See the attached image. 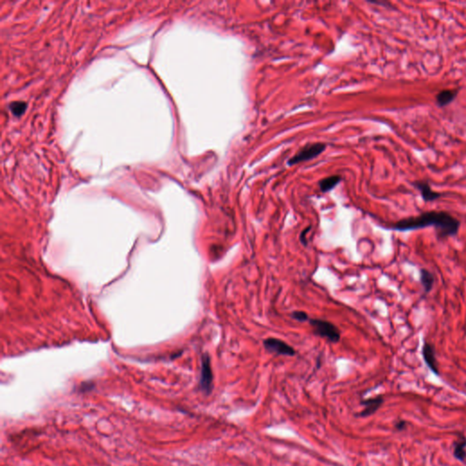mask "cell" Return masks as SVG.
<instances>
[{"instance_id": "cell-9", "label": "cell", "mask_w": 466, "mask_h": 466, "mask_svg": "<svg viewBox=\"0 0 466 466\" xmlns=\"http://www.w3.org/2000/svg\"><path fill=\"white\" fill-rule=\"evenodd\" d=\"M383 403V398L382 396H378L375 398H371L363 401V404L365 405V409L363 412L360 413L361 416H369L373 414L374 412L378 411V409L381 407Z\"/></svg>"}, {"instance_id": "cell-1", "label": "cell", "mask_w": 466, "mask_h": 466, "mask_svg": "<svg viewBox=\"0 0 466 466\" xmlns=\"http://www.w3.org/2000/svg\"><path fill=\"white\" fill-rule=\"evenodd\" d=\"M431 226L435 229L437 238L443 239L457 235L459 233L461 222L447 211L430 210L423 212L418 216L401 219L396 221L392 228L395 231L407 232Z\"/></svg>"}, {"instance_id": "cell-10", "label": "cell", "mask_w": 466, "mask_h": 466, "mask_svg": "<svg viewBox=\"0 0 466 466\" xmlns=\"http://www.w3.org/2000/svg\"><path fill=\"white\" fill-rule=\"evenodd\" d=\"M420 281L424 289L425 294H427L430 293L433 288L434 282H435V277L430 270L423 268L420 269Z\"/></svg>"}, {"instance_id": "cell-6", "label": "cell", "mask_w": 466, "mask_h": 466, "mask_svg": "<svg viewBox=\"0 0 466 466\" xmlns=\"http://www.w3.org/2000/svg\"><path fill=\"white\" fill-rule=\"evenodd\" d=\"M422 354L423 358L425 361V365L430 369L435 375H439V368L437 365L436 353H435V348L430 343L425 341L422 350Z\"/></svg>"}, {"instance_id": "cell-5", "label": "cell", "mask_w": 466, "mask_h": 466, "mask_svg": "<svg viewBox=\"0 0 466 466\" xmlns=\"http://www.w3.org/2000/svg\"><path fill=\"white\" fill-rule=\"evenodd\" d=\"M263 345L269 353H277L280 355L293 356L295 355V351L293 347L290 346L286 342L277 338H269L263 341Z\"/></svg>"}, {"instance_id": "cell-8", "label": "cell", "mask_w": 466, "mask_h": 466, "mask_svg": "<svg viewBox=\"0 0 466 466\" xmlns=\"http://www.w3.org/2000/svg\"><path fill=\"white\" fill-rule=\"evenodd\" d=\"M458 95V90H442L436 95V104L438 107L443 108L450 105Z\"/></svg>"}, {"instance_id": "cell-16", "label": "cell", "mask_w": 466, "mask_h": 466, "mask_svg": "<svg viewBox=\"0 0 466 466\" xmlns=\"http://www.w3.org/2000/svg\"></svg>"}, {"instance_id": "cell-3", "label": "cell", "mask_w": 466, "mask_h": 466, "mask_svg": "<svg viewBox=\"0 0 466 466\" xmlns=\"http://www.w3.org/2000/svg\"><path fill=\"white\" fill-rule=\"evenodd\" d=\"M326 146L323 143H313L310 144L305 146L303 149L300 150L299 152L296 155L293 156L289 160L288 164L290 166H293L295 164H298L300 162H306L310 161L311 159H314L315 157L320 155L323 150H325Z\"/></svg>"}, {"instance_id": "cell-12", "label": "cell", "mask_w": 466, "mask_h": 466, "mask_svg": "<svg viewBox=\"0 0 466 466\" xmlns=\"http://www.w3.org/2000/svg\"><path fill=\"white\" fill-rule=\"evenodd\" d=\"M340 181H341L340 176H331V177H328L326 179L321 180L320 188H321L322 192H329L331 190H333Z\"/></svg>"}, {"instance_id": "cell-7", "label": "cell", "mask_w": 466, "mask_h": 466, "mask_svg": "<svg viewBox=\"0 0 466 466\" xmlns=\"http://www.w3.org/2000/svg\"><path fill=\"white\" fill-rule=\"evenodd\" d=\"M413 185L421 193V196H422L425 202L434 201V200H439L440 198L442 197V194L441 192H435L432 189L430 183L428 181L417 180L413 183Z\"/></svg>"}, {"instance_id": "cell-11", "label": "cell", "mask_w": 466, "mask_h": 466, "mask_svg": "<svg viewBox=\"0 0 466 466\" xmlns=\"http://www.w3.org/2000/svg\"><path fill=\"white\" fill-rule=\"evenodd\" d=\"M466 438L465 436L460 437L458 442H455L454 449V456L457 460L464 462L466 457Z\"/></svg>"}, {"instance_id": "cell-14", "label": "cell", "mask_w": 466, "mask_h": 466, "mask_svg": "<svg viewBox=\"0 0 466 466\" xmlns=\"http://www.w3.org/2000/svg\"><path fill=\"white\" fill-rule=\"evenodd\" d=\"M292 317L293 319L299 321V322H306V321H309V316L307 315V313L304 312V311H294L292 314Z\"/></svg>"}, {"instance_id": "cell-2", "label": "cell", "mask_w": 466, "mask_h": 466, "mask_svg": "<svg viewBox=\"0 0 466 466\" xmlns=\"http://www.w3.org/2000/svg\"><path fill=\"white\" fill-rule=\"evenodd\" d=\"M311 326L313 327L314 333L320 337L326 338L332 342H338L340 341L341 334L340 331L333 323L323 321V320H309Z\"/></svg>"}, {"instance_id": "cell-13", "label": "cell", "mask_w": 466, "mask_h": 466, "mask_svg": "<svg viewBox=\"0 0 466 466\" xmlns=\"http://www.w3.org/2000/svg\"><path fill=\"white\" fill-rule=\"evenodd\" d=\"M26 107H27V104L24 102H13L10 105V109L14 115L20 116L21 114L24 113Z\"/></svg>"}, {"instance_id": "cell-15", "label": "cell", "mask_w": 466, "mask_h": 466, "mask_svg": "<svg viewBox=\"0 0 466 466\" xmlns=\"http://www.w3.org/2000/svg\"><path fill=\"white\" fill-rule=\"evenodd\" d=\"M406 422H404V421H400V422H398V423H397V425H396L395 427H396V429H398L399 431H401L403 430V429H405V428H406Z\"/></svg>"}, {"instance_id": "cell-4", "label": "cell", "mask_w": 466, "mask_h": 466, "mask_svg": "<svg viewBox=\"0 0 466 466\" xmlns=\"http://www.w3.org/2000/svg\"><path fill=\"white\" fill-rule=\"evenodd\" d=\"M200 387L201 391L206 395H209L213 388V374L210 365L209 356L205 353L201 360V372H200Z\"/></svg>"}]
</instances>
